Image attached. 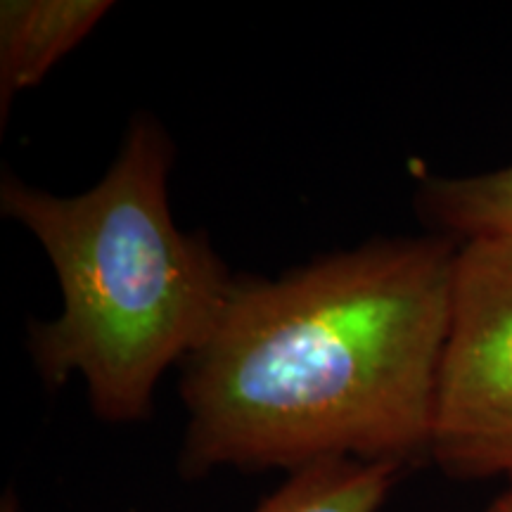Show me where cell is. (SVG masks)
<instances>
[{
    "label": "cell",
    "instance_id": "cell-1",
    "mask_svg": "<svg viewBox=\"0 0 512 512\" xmlns=\"http://www.w3.org/2000/svg\"><path fill=\"white\" fill-rule=\"evenodd\" d=\"M458 249L439 233L375 240L275 280L235 278L183 363V477L430 460Z\"/></svg>",
    "mask_w": 512,
    "mask_h": 512
},
{
    "label": "cell",
    "instance_id": "cell-2",
    "mask_svg": "<svg viewBox=\"0 0 512 512\" xmlns=\"http://www.w3.org/2000/svg\"><path fill=\"white\" fill-rule=\"evenodd\" d=\"M171 162L164 128L138 117L83 195L0 183V209L41 242L62 292L60 316L31 323L38 375L53 389L81 375L107 422L147 418L159 377L207 342L235 283L204 235L174 223Z\"/></svg>",
    "mask_w": 512,
    "mask_h": 512
},
{
    "label": "cell",
    "instance_id": "cell-3",
    "mask_svg": "<svg viewBox=\"0 0 512 512\" xmlns=\"http://www.w3.org/2000/svg\"><path fill=\"white\" fill-rule=\"evenodd\" d=\"M430 460L453 479L512 484V242L458 249Z\"/></svg>",
    "mask_w": 512,
    "mask_h": 512
},
{
    "label": "cell",
    "instance_id": "cell-4",
    "mask_svg": "<svg viewBox=\"0 0 512 512\" xmlns=\"http://www.w3.org/2000/svg\"><path fill=\"white\" fill-rule=\"evenodd\" d=\"M112 3L107 0H3L0 3V110L34 88L72 53Z\"/></svg>",
    "mask_w": 512,
    "mask_h": 512
},
{
    "label": "cell",
    "instance_id": "cell-5",
    "mask_svg": "<svg viewBox=\"0 0 512 512\" xmlns=\"http://www.w3.org/2000/svg\"><path fill=\"white\" fill-rule=\"evenodd\" d=\"M418 209L439 235L460 245L470 240L512 242V164L465 178L427 176L418 190Z\"/></svg>",
    "mask_w": 512,
    "mask_h": 512
},
{
    "label": "cell",
    "instance_id": "cell-6",
    "mask_svg": "<svg viewBox=\"0 0 512 512\" xmlns=\"http://www.w3.org/2000/svg\"><path fill=\"white\" fill-rule=\"evenodd\" d=\"M401 467L337 458L290 472L287 482L254 512H377Z\"/></svg>",
    "mask_w": 512,
    "mask_h": 512
},
{
    "label": "cell",
    "instance_id": "cell-7",
    "mask_svg": "<svg viewBox=\"0 0 512 512\" xmlns=\"http://www.w3.org/2000/svg\"><path fill=\"white\" fill-rule=\"evenodd\" d=\"M484 512H512V484L508 486V491L498 496Z\"/></svg>",
    "mask_w": 512,
    "mask_h": 512
},
{
    "label": "cell",
    "instance_id": "cell-8",
    "mask_svg": "<svg viewBox=\"0 0 512 512\" xmlns=\"http://www.w3.org/2000/svg\"><path fill=\"white\" fill-rule=\"evenodd\" d=\"M0 512H22V510H19V503H17V498H15V494H12V491L5 494L3 503H0Z\"/></svg>",
    "mask_w": 512,
    "mask_h": 512
}]
</instances>
